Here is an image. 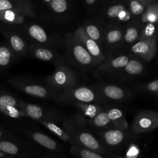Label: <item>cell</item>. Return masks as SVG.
Instances as JSON below:
<instances>
[{
    "label": "cell",
    "mask_w": 158,
    "mask_h": 158,
    "mask_svg": "<svg viewBox=\"0 0 158 158\" xmlns=\"http://www.w3.org/2000/svg\"><path fill=\"white\" fill-rule=\"evenodd\" d=\"M38 122H39L42 125L45 127L51 133H52L56 136L59 137L62 141L65 142H69L72 144V139L70 135L62 127L58 126L56 124V123L51 122L39 121Z\"/></svg>",
    "instance_id": "obj_26"
},
{
    "label": "cell",
    "mask_w": 158,
    "mask_h": 158,
    "mask_svg": "<svg viewBox=\"0 0 158 158\" xmlns=\"http://www.w3.org/2000/svg\"><path fill=\"white\" fill-rule=\"evenodd\" d=\"M27 54L31 57L51 62L55 66L65 65L67 63L64 56H62L54 48L34 43H28Z\"/></svg>",
    "instance_id": "obj_11"
},
{
    "label": "cell",
    "mask_w": 158,
    "mask_h": 158,
    "mask_svg": "<svg viewBox=\"0 0 158 158\" xmlns=\"http://www.w3.org/2000/svg\"><path fill=\"white\" fill-rule=\"evenodd\" d=\"M124 116L122 110L117 107H107L87 121V124L99 130L115 128L114 122Z\"/></svg>",
    "instance_id": "obj_10"
},
{
    "label": "cell",
    "mask_w": 158,
    "mask_h": 158,
    "mask_svg": "<svg viewBox=\"0 0 158 158\" xmlns=\"http://www.w3.org/2000/svg\"><path fill=\"white\" fill-rule=\"evenodd\" d=\"M70 105L75 106L78 110V113L85 117L87 121L94 117L105 108L99 104L91 103L73 102L70 104Z\"/></svg>",
    "instance_id": "obj_24"
},
{
    "label": "cell",
    "mask_w": 158,
    "mask_h": 158,
    "mask_svg": "<svg viewBox=\"0 0 158 158\" xmlns=\"http://www.w3.org/2000/svg\"><path fill=\"white\" fill-rule=\"evenodd\" d=\"M27 18L26 15L11 10H0V22L16 26L24 24Z\"/></svg>",
    "instance_id": "obj_22"
},
{
    "label": "cell",
    "mask_w": 158,
    "mask_h": 158,
    "mask_svg": "<svg viewBox=\"0 0 158 158\" xmlns=\"http://www.w3.org/2000/svg\"><path fill=\"white\" fill-rule=\"evenodd\" d=\"M73 33L95 60L98 65H99L106 59L107 57L102 52L100 45L86 34L82 26L78 28Z\"/></svg>",
    "instance_id": "obj_17"
},
{
    "label": "cell",
    "mask_w": 158,
    "mask_h": 158,
    "mask_svg": "<svg viewBox=\"0 0 158 158\" xmlns=\"http://www.w3.org/2000/svg\"><path fill=\"white\" fill-rule=\"evenodd\" d=\"M20 108L26 116L37 122L44 121L57 123L59 120H62L64 117L56 112L49 110L38 105L22 101H20Z\"/></svg>",
    "instance_id": "obj_12"
},
{
    "label": "cell",
    "mask_w": 158,
    "mask_h": 158,
    "mask_svg": "<svg viewBox=\"0 0 158 158\" xmlns=\"http://www.w3.org/2000/svg\"><path fill=\"white\" fill-rule=\"evenodd\" d=\"M2 136V131H1V130H0V137Z\"/></svg>",
    "instance_id": "obj_40"
},
{
    "label": "cell",
    "mask_w": 158,
    "mask_h": 158,
    "mask_svg": "<svg viewBox=\"0 0 158 158\" xmlns=\"http://www.w3.org/2000/svg\"><path fill=\"white\" fill-rule=\"evenodd\" d=\"M43 83L58 95L79 84L77 73L65 65H56L54 72L43 79Z\"/></svg>",
    "instance_id": "obj_4"
},
{
    "label": "cell",
    "mask_w": 158,
    "mask_h": 158,
    "mask_svg": "<svg viewBox=\"0 0 158 158\" xmlns=\"http://www.w3.org/2000/svg\"><path fill=\"white\" fill-rule=\"evenodd\" d=\"M96 137L102 145L111 152L110 150L119 149L126 146L133 135H130L128 131L112 128L98 131Z\"/></svg>",
    "instance_id": "obj_7"
},
{
    "label": "cell",
    "mask_w": 158,
    "mask_h": 158,
    "mask_svg": "<svg viewBox=\"0 0 158 158\" xmlns=\"http://www.w3.org/2000/svg\"><path fill=\"white\" fill-rule=\"evenodd\" d=\"M70 152L73 155L78 158H114V154L106 156L85 148L73 145L70 148Z\"/></svg>",
    "instance_id": "obj_27"
},
{
    "label": "cell",
    "mask_w": 158,
    "mask_h": 158,
    "mask_svg": "<svg viewBox=\"0 0 158 158\" xmlns=\"http://www.w3.org/2000/svg\"><path fill=\"white\" fill-rule=\"evenodd\" d=\"M19 33L22 37L25 36L34 43L41 44L44 46L54 48L57 44L54 42L46 31L40 25L37 24H28L26 25H21Z\"/></svg>",
    "instance_id": "obj_13"
},
{
    "label": "cell",
    "mask_w": 158,
    "mask_h": 158,
    "mask_svg": "<svg viewBox=\"0 0 158 158\" xmlns=\"http://www.w3.org/2000/svg\"><path fill=\"white\" fill-rule=\"evenodd\" d=\"M132 91L135 93L141 92L148 94L157 95L158 93V80L157 79L152 80L146 83H135L131 87Z\"/></svg>",
    "instance_id": "obj_29"
},
{
    "label": "cell",
    "mask_w": 158,
    "mask_h": 158,
    "mask_svg": "<svg viewBox=\"0 0 158 158\" xmlns=\"http://www.w3.org/2000/svg\"><path fill=\"white\" fill-rule=\"evenodd\" d=\"M62 127L69 133L72 139V145L85 148L98 153L113 155L107 151L88 129L86 128V120L80 114L77 113L72 118L63 117Z\"/></svg>",
    "instance_id": "obj_1"
},
{
    "label": "cell",
    "mask_w": 158,
    "mask_h": 158,
    "mask_svg": "<svg viewBox=\"0 0 158 158\" xmlns=\"http://www.w3.org/2000/svg\"><path fill=\"white\" fill-rule=\"evenodd\" d=\"M141 27L139 24L128 25L123 33V41L128 44H132L139 40Z\"/></svg>",
    "instance_id": "obj_28"
},
{
    "label": "cell",
    "mask_w": 158,
    "mask_h": 158,
    "mask_svg": "<svg viewBox=\"0 0 158 158\" xmlns=\"http://www.w3.org/2000/svg\"><path fill=\"white\" fill-rule=\"evenodd\" d=\"M8 83L22 92L39 98L57 101L58 94L43 83L23 77H14L8 80Z\"/></svg>",
    "instance_id": "obj_5"
},
{
    "label": "cell",
    "mask_w": 158,
    "mask_h": 158,
    "mask_svg": "<svg viewBox=\"0 0 158 158\" xmlns=\"http://www.w3.org/2000/svg\"><path fill=\"white\" fill-rule=\"evenodd\" d=\"M0 150L2 152L11 155L17 154L19 152L18 146L14 143L8 141H2L0 142Z\"/></svg>",
    "instance_id": "obj_35"
},
{
    "label": "cell",
    "mask_w": 158,
    "mask_h": 158,
    "mask_svg": "<svg viewBox=\"0 0 158 158\" xmlns=\"http://www.w3.org/2000/svg\"><path fill=\"white\" fill-rule=\"evenodd\" d=\"M156 52V39L151 40H139L132 44L129 54L133 57L144 62L151 61Z\"/></svg>",
    "instance_id": "obj_16"
},
{
    "label": "cell",
    "mask_w": 158,
    "mask_h": 158,
    "mask_svg": "<svg viewBox=\"0 0 158 158\" xmlns=\"http://www.w3.org/2000/svg\"><path fill=\"white\" fill-rule=\"evenodd\" d=\"M67 62L84 71L94 70L98 65L74 33H69L65 38V56Z\"/></svg>",
    "instance_id": "obj_2"
},
{
    "label": "cell",
    "mask_w": 158,
    "mask_h": 158,
    "mask_svg": "<svg viewBox=\"0 0 158 158\" xmlns=\"http://www.w3.org/2000/svg\"><path fill=\"white\" fill-rule=\"evenodd\" d=\"M0 110L12 117H26L20 110V101L13 96L0 91Z\"/></svg>",
    "instance_id": "obj_19"
},
{
    "label": "cell",
    "mask_w": 158,
    "mask_h": 158,
    "mask_svg": "<svg viewBox=\"0 0 158 158\" xmlns=\"http://www.w3.org/2000/svg\"><path fill=\"white\" fill-rule=\"evenodd\" d=\"M142 1H144L148 2H149V3H151V2H153L154 1H155L156 0H142Z\"/></svg>",
    "instance_id": "obj_39"
},
{
    "label": "cell",
    "mask_w": 158,
    "mask_h": 158,
    "mask_svg": "<svg viewBox=\"0 0 158 158\" xmlns=\"http://www.w3.org/2000/svg\"><path fill=\"white\" fill-rule=\"evenodd\" d=\"M86 34L92 40L97 42L99 45L101 44L102 40V33L100 28L94 24H87L82 26Z\"/></svg>",
    "instance_id": "obj_33"
},
{
    "label": "cell",
    "mask_w": 158,
    "mask_h": 158,
    "mask_svg": "<svg viewBox=\"0 0 158 158\" xmlns=\"http://www.w3.org/2000/svg\"><path fill=\"white\" fill-rule=\"evenodd\" d=\"M96 89L100 101L104 107L111 104H119L133 98L135 93L130 87L108 82H102L93 86Z\"/></svg>",
    "instance_id": "obj_3"
},
{
    "label": "cell",
    "mask_w": 158,
    "mask_h": 158,
    "mask_svg": "<svg viewBox=\"0 0 158 158\" xmlns=\"http://www.w3.org/2000/svg\"><path fill=\"white\" fill-rule=\"evenodd\" d=\"M0 10L19 12L30 19L37 17L35 7L30 0H0Z\"/></svg>",
    "instance_id": "obj_18"
},
{
    "label": "cell",
    "mask_w": 158,
    "mask_h": 158,
    "mask_svg": "<svg viewBox=\"0 0 158 158\" xmlns=\"http://www.w3.org/2000/svg\"><path fill=\"white\" fill-rule=\"evenodd\" d=\"M132 56L128 54H119L108 56L94 70L97 77H102L112 81L116 74L125 66Z\"/></svg>",
    "instance_id": "obj_8"
},
{
    "label": "cell",
    "mask_w": 158,
    "mask_h": 158,
    "mask_svg": "<svg viewBox=\"0 0 158 158\" xmlns=\"http://www.w3.org/2000/svg\"><path fill=\"white\" fill-rule=\"evenodd\" d=\"M28 135L34 141L48 150L57 152L60 151L62 148L60 143L41 132H29Z\"/></svg>",
    "instance_id": "obj_20"
},
{
    "label": "cell",
    "mask_w": 158,
    "mask_h": 158,
    "mask_svg": "<svg viewBox=\"0 0 158 158\" xmlns=\"http://www.w3.org/2000/svg\"><path fill=\"white\" fill-rule=\"evenodd\" d=\"M142 22L156 23L158 20V5L156 2L149 3L141 15Z\"/></svg>",
    "instance_id": "obj_30"
},
{
    "label": "cell",
    "mask_w": 158,
    "mask_h": 158,
    "mask_svg": "<svg viewBox=\"0 0 158 158\" xmlns=\"http://www.w3.org/2000/svg\"><path fill=\"white\" fill-rule=\"evenodd\" d=\"M18 57L7 43L0 44V73L6 71Z\"/></svg>",
    "instance_id": "obj_21"
},
{
    "label": "cell",
    "mask_w": 158,
    "mask_h": 158,
    "mask_svg": "<svg viewBox=\"0 0 158 158\" xmlns=\"http://www.w3.org/2000/svg\"><path fill=\"white\" fill-rule=\"evenodd\" d=\"M49 6L56 14H62L65 12L69 6L67 0H51Z\"/></svg>",
    "instance_id": "obj_34"
},
{
    "label": "cell",
    "mask_w": 158,
    "mask_h": 158,
    "mask_svg": "<svg viewBox=\"0 0 158 158\" xmlns=\"http://www.w3.org/2000/svg\"><path fill=\"white\" fill-rule=\"evenodd\" d=\"M123 33L124 30L118 27L109 28L104 36L106 44L112 48L118 47L123 42Z\"/></svg>",
    "instance_id": "obj_25"
},
{
    "label": "cell",
    "mask_w": 158,
    "mask_h": 158,
    "mask_svg": "<svg viewBox=\"0 0 158 158\" xmlns=\"http://www.w3.org/2000/svg\"><path fill=\"white\" fill-rule=\"evenodd\" d=\"M57 102L70 104L73 102L97 104L101 106L98 93L94 86L79 84L59 94Z\"/></svg>",
    "instance_id": "obj_6"
},
{
    "label": "cell",
    "mask_w": 158,
    "mask_h": 158,
    "mask_svg": "<svg viewBox=\"0 0 158 158\" xmlns=\"http://www.w3.org/2000/svg\"><path fill=\"white\" fill-rule=\"evenodd\" d=\"M98 0H85L86 2L89 5H93Z\"/></svg>",
    "instance_id": "obj_37"
},
{
    "label": "cell",
    "mask_w": 158,
    "mask_h": 158,
    "mask_svg": "<svg viewBox=\"0 0 158 158\" xmlns=\"http://www.w3.org/2000/svg\"><path fill=\"white\" fill-rule=\"evenodd\" d=\"M149 3L142 0H127L128 10L131 15H141Z\"/></svg>",
    "instance_id": "obj_31"
},
{
    "label": "cell",
    "mask_w": 158,
    "mask_h": 158,
    "mask_svg": "<svg viewBox=\"0 0 158 158\" xmlns=\"http://www.w3.org/2000/svg\"><path fill=\"white\" fill-rule=\"evenodd\" d=\"M144 61L131 57L128 63L113 78L112 81L119 83L130 82L142 76L146 70Z\"/></svg>",
    "instance_id": "obj_14"
},
{
    "label": "cell",
    "mask_w": 158,
    "mask_h": 158,
    "mask_svg": "<svg viewBox=\"0 0 158 158\" xmlns=\"http://www.w3.org/2000/svg\"><path fill=\"white\" fill-rule=\"evenodd\" d=\"M0 32L18 58L27 55L28 43L14 26L0 22Z\"/></svg>",
    "instance_id": "obj_9"
},
{
    "label": "cell",
    "mask_w": 158,
    "mask_h": 158,
    "mask_svg": "<svg viewBox=\"0 0 158 158\" xmlns=\"http://www.w3.org/2000/svg\"><path fill=\"white\" fill-rule=\"evenodd\" d=\"M156 39V23H146L141 27L139 40H151Z\"/></svg>",
    "instance_id": "obj_32"
},
{
    "label": "cell",
    "mask_w": 158,
    "mask_h": 158,
    "mask_svg": "<svg viewBox=\"0 0 158 158\" xmlns=\"http://www.w3.org/2000/svg\"><path fill=\"white\" fill-rule=\"evenodd\" d=\"M138 156L139 149L135 145H132L129 148L125 156L123 157V158H138Z\"/></svg>",
    "instance_id": "obj_36"
},
{
    "label": "cell",
    "mask_w": 158,
    "mask_h": 158,
    "mask_svg": "<svg viewBox=\"0 0 158 158\" xmlns=\"http://www.w3.org/2000/svg\"><path fill=\"white\" fill-rule=\"evenodd\" d=\"M158 126V114L152 110H141L136 114L131 125L135 135L151 131Z\"/></svg>",
    "instance_id": "obj_15"
},
{
    "label": "cell",
    "mask_w": 158,
    "mask_h": 158,
    "mask_svg": "<svg viewBox=\"0 0 158 158\" xmlns=\"http://www.w3.org/2000/svg\"><path fill=\"white\" fill-rule=\"evenodd\" d=\"M44 1V2H45L47 5L49 6L50 5V3H51V0H43Z\"/></svg>",
    "instance_id": "obj_38"
},
{
    "label": "cell",
    "mask_w": 158,
    "mask_h": 158,
    "mask_svg": "<svg viewBox=\"0 0 158 158\" xmlns=\"http://www.w3.org/2000/svg\"><path fill=\"white\" fill-rule=\"evenodd\" d=\"M106 15L109 19H117L122 22L129 20L131 17V14L126 6L121 3L113 4L107 8Z\"/></svg>",
    "instance_id": "obj_23"
}]
</instances>
